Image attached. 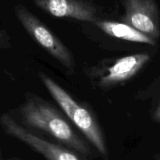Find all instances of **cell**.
<instances>
[{
  "label": "cell",
  "instance_id": "7c38bea8",
  "mask_svg": "<svg viewBox=\"0 0 160 160\" xmlns=\"http://www.w3.org/2000/svg\"><path fill=\"white\" fill-rule=\"evenodd\" d=\"M155 158H156V160H160V154L156 155V156H155Z\"/></svg>",
  "mask_w": 160,
  "mask_h": 160
},
{
  "label": "cell",
  "instance_id": "3957f363",
  "mask_svg": "<svg viewBox=\"0 0 160 160\" xmlns=\"http://www.w3.org/2000/svg\"><path fill=\"white\" fill-rule=\"evenodd\" d=\"M14 12L26 32L43 49L68 71L74 70L75 60L71 52L40 19L22 5L15 6Z\"/></svg>",
  "mask_w": 160,
  "mask_h": 160
},
{
  "label": "cell",
  "instance_id": "277c9868",
  "mask_svg": "<svg viewBox=\"0 0 160 160\" xmlns=\"http://www.w3.org/2000/svg\"><path fill=\"white\" fill-rule=\"evenodd\" d=\"M0 123L6 134L24 143L46 160H88L67 147L52 143L32 134L17 123L9 114L1 116Z\"/></svg>",
  "mask_w": 160,
  "mask_h": 160
},
{
  "label": "cell",
  "instance_id": "ba28073f",
  "mask_svg": "<svg viewBox=\"0 0 160 160\" xmlns=\"http://www.w3.org/2000/svg\"><path fill=\"white\" fill-rule=\"evenodd\" d=\"M95 24L110 37L136 43L156 45V40L123 22L98 20Z\"/></svg>",
  "mask_w": 160,
  "mask_h": 160
},
{
  "label": "cell",
  "instance_id": "7a4b0ae2",
  "mask_svg": "<svg viewBox=\"0 0 160 160\" xmlns=\"http://www.w3.org/2000/svg\"><path fill=\"white\" fill-rule=\"evenodd\" d=\"M38 77L53 99L67 118L84 134L104 159L109 156L107 145L98 121L90 110L78 102L67 91L50 77L39 72Z\"/></svg>",
  "mask_w": 160,
  "mask_h": 160
},
{
  "label": "cell",
  "instance_id": "52a82bcc",
  "mask_svg": "<svg viewBox=\"0 0 160 160\" xmlns=\"http://www.w3.org/2000/svg\"><path fill=\"white\" fill-rule=\"evenodd\" d=\"M151 59L148 53H137L117 59L99 81L102 88H110L135 76Z\"/></svg>",
  "mask_w": 160,
  "mask_h": 160
},
{
  "label": "cell",
  "instance_id": "8fae6325",
  "mask_svg": "<svg viewBox=\"0 0 160 160\" xmlns=\"http://www.w3.org/2000/svg\"><path fill=\"white\" fill-rule=\"evenodd\" d=\"M0 160H23V159H19V158H9V159H0Z\"/></svg>",
  "mask_w": 160,
  "mask_h": 160
},
{
  "label": "cell",
  "instance_id": "6da1fadb",
  "mask_svg": "<svg viewBox=\"0 0 160 160\" xmlns=\"http://www.w3.org/2000/svg\"><path fill=\"white\" fill-rule=\"evenodd\" d=\"M20 113L27 126L47 133L84 157L93 156L90 146L75 132L70 122L56 108L39 97L27 98L20 106Z\"/></svg>",
  "mask_w": 160,
  "mask_h": 160
},
{
  "label": "cell",
  "instance_id": "30bf717a",
  "mask_svg": "<svg viewBox=\"0 0 160 160\" xmlns=\"http://www.w3.org/2000/svg\"><path fill=\"white\" fill-rule=\"evenodd\" d=\"M152 118L156 122L160 123V102L159 105H158V106L156 107V109H155L154 113H153V116H152Z\"/></svg>",
  "mask_w": 160,
  "mask_h": 160
},
{
  "label": "cell",
  "instance_id": "8992f818",
  "mask_svg": "<svg viewBox=\"0 0 160 160\" xmlns=\"http://www.w3.org/2000/svg\"><path fill=\"white\" fill-rule=\"evenodd\" d=\"M34 2L56 18H70L93 23L98 20L95 6L86 0H34Z\"/></svg>",
  "mask_w": 160,
  "mask_h": 160
},
{
  "label": "cell",
  "instance_id": "9c48e42d",
  "mask_svg": "<svg viewBox=\"0 0 160 160\" xmlns=\"http://www.w3.org/2000/svg\"><path fill=\"white\" fill-rule=\"evenodd\" d=\"M10 46V38L5 31L0 29V48H8Z\"/></svg>",
  "mask_w": 160,
  "mask_h": 160
},
{
  "label": "cell",
  "instance_id": "5b68a950",
  "mask_svg": "<svg viewBox=\"0 0 160 160\" xmlns=\"http://www.w3.org/2000/svg\"><path fill=\"white\" fill-rule=\"evenodd\" d=\"M121 22L156 40L160 37L159 7L155 0H123Z\"/></svg>",
  "mask_w": 160,
  "mask_h": 160
}]
</instances>
